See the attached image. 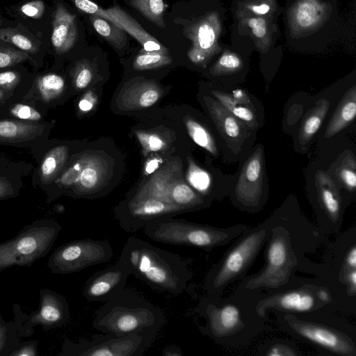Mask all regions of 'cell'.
<instances>
[{
	"label": "cell",
	"instance_id": "cell-1",
	"mask_svg": "<svg viewBox=\"0 0 356 356\" xmlns=\"http://www.w3.org/2000/svg\"><path fill=\"white\" fill-rule=\"evenodd\" d=\"M118 261L150 287L173 295L181 293L192 278L179 256L138 237L128 238Z\"/></svg>",
	"mask_w": 356,
	"mask_h": 356
},
{
	"label": "cell",
	"instance_id": "cell-2",
	"mask_svg": "<svg viewBox=\"0 0 356 356\" xmlns=\"http://www.w3.org/2000/svg\"><path fill=\"white\" fill-rule=\"evenodd\" d=\"M165 321L164 314L159 307L124 289L96 312L92 325L102 333L123 336L159 331Z\"/></svg>",
	"mask_w": 356,
	"mask_h": 356
},
{
	"label": "cell",
	"instance_id": "cell-3",
	"mask_svg": "<svg viewBox=\"0 0 356 356\" xmlns=\"http://www.w3.org/2000/svg\"><path fill=\"white\" fill-rule=\"evenodd\" d=\"M143 229L148 238L156 242L211 249L229 242L245 227L218 228L174 219L169 216L150 222Z\"/></svg>",
	"mask_w": 356,
	"mask_h": 356
},
{
	"label": "cell",
	"instance_id": "cell-4",
	"mask_svg": "<svg viewBox=\"0 0 356 356\" xmlns=\"http://www.w3.org/2000/svg\"><path fill=\"white\" fill-rule=\"evenodd\" d=\"M61 225L51 220H41L26 226L18 234L0 243V271L13 266H29L48 254Z\"/></svg>",
	"mask_w": 356,
	"mask_h": 356
},
{
	"label": "cell",
	"instance_id": "cell-5",
	"mask_svg": "<svg viewBox=\"0 0 356 356\" xmlns=\"http://www.w3.org/2000/svg\"><path fill=\"white\" fill-rule=\"evenodd\" d=\"M158 332L150 330L123 336L95 334L77 342L65 339L59 355L141 356L152 344Z\"/></svg>",
	"mask_w": 356,
	"mask_h": 356
},
{
	"label": "cell",
	"instance_id": "cell-6",
	"mask_svg": "<svg viewBox=\"0 0 356 356\" xmlns=\"http://www.w3.org/2000/svg\"><path fill=\"white\" fill-rule=\"evenodd\" d=\"M113 256L108 241L83 238L70 241L56 248L48 259V267L56 274L79 272L106 263Z\"/></svg>",
	"mask_w": 356,
	"mask_h": 356
},
{
	"label": "cell",
	"instance_id": "cell-7",
	"mask_svg": "<svg viewBox=\"0 0 356 356\" xmlns=\"http://www.w3.org/2000/svg\"><path fill=\"white\" fill-rule=\"evenodd\" d=\"M297 263L288 234L284 231L276 229L268 247L264 268L257 275L250 279L245 287L248 289L259 287L279 288L288 282Z\"/></svg>",
	"mask_w": 356,
	"mask_h": 356
},
{
	"label": "cell",
	"instance_id": "cell-8",
	"mask_svg": "<svg viewBox=\"0 0 356 356\" xmlns=\"http://www.w3.org/2000/svg\"><path fill=\"white\" fill-rule=\"evenodd\" d=\"M266 235V229L255 230L229 252L218 268L207 278V289L209 293L219 291L246 270L258 254Z\"/></svg>",
	"mask_w": 356,
	"mask_h": 356
},
{
	"label": "cell",
	"instance_id": "cell-9",
	"mask_svg": "<svg viewBox=\"0 0 356 356\" xmlns=\"http://www.w3.org/2000/svg\"><path fill=\"white\" fill-rule=\"evenodd\" d=\"M216 13H207L184 26V33L191 42L187 56L195 65L205 67L219 52L220 23Z\"/></svg>",
	"mask_w": 356,
	"mask_h": 356
},
{
	"label": "cell",
	"instance_id": "cell-10",
	"mask_svg": "<svg viewBox=\"0 0 356 356\" xmlns=\"http://www.w3.org/2000/svg\"><path fill=\"white\" fill-rule=\"evenodd\" d=\"M70 1L83 13L98 15L113 22L137 40L145 51L168 53L165 46L146 32L135 19L119 6L104 9L91 0Z\"/></svg>",
	"mask_w": 356,
	"mask_h": 356
},
{
	"label": "cell",
	"instance_id": "cell-11",
	"mask_svg": "<svg viewBox=\"0 0 356 356\" xmlns=\"http://www.w3.org/2000/svg\"><path fill=\"white\" fill-rule=\"evenodd\" d=\"M184 211H186L176 205L147 197L128 201L126 206L118 211L117 218L123 230L134 232L156 219Z\"/></svg>",
	"mask_w": 356,
	"mask_h": 356
},
{
	"label": "cell",
	"instance_id": "cell-12",
	"mask_svg": "<svg viewBox=\"0 0 356 356\" xmlns=\"http://www.w3.org/2000/svg\"><path fill=\"white\" fill-rule=\"evenodd\" d=\"M289 327L306 339L341 355L355 356L356 346L347 335L327 326L300 320L291 314L285 316Z\"/></svg>",
	"mask_w": 356,
	"mask_h": 356
},
{
	"label": "cell",
	"instance_id": "cell-13",
	"mask_svg": "<svg viewBox=\"0 0 356 356\" xmlns=\"http://www.w3.org/2000/svg\"><path fill=\"white\" fill-rule=\"evenodd\" d=\"M129 270L118 261L90 277L83 289V295L90 302H106L124 289Z\"/></svg>",
	"mask_w": 356,
	"mask_h": 356
},
{
	"label": "cell",
	"instance_id": "cell-14",
	"mask_svg": "<svg viewBox=\"0 0 356 356\" xmlns=\"http://www.w3.org/2000/svg\"><path fill=\"white\" fill-rule=\"evenodd\" d=\"M264 149L259 145L243 164L235 188L237 200L255 207L261 197L264 181Z\"/></svg>",
	"mask_w": 356,
	"mask_h": 356
},
{
	"label": "cell",
	"instance_id": "cell-15",
	"mask_svg": "<svg viewBox=\"0 0 356 356\" xmlns=\"http://www.w3.org/2000/svg\"><path fill=\"white\" fill-rule=\"evenodd\" d=\"M181 175V161L177 159L168 161L138 188L129 201L152 197L172 204L169 197L170 190L177 181L182 178Z\"/></svg>",
	"mask_w": 356,
	"mask_h": 356
},
{
	"label": "cell",
	"instance_id": "cell-16",
	"mask_svg": "<svg viewBox=\"0 0 356 356\" xmlns=\"http://www.w3.org/2000/svg\"><path fill=\"white\" fill-rule=\"evenodd\" d=\"M161 95V87L154 80L134 78L123 86L115 103L120 110H139L154 105Z\"/></svg>",
	"mask_w": 356,
	"mask_h": 356
},
{
	"label": "cell",
	"instance_id": "cell-17",
	"mask_svg": "<svg viewBox=\"0 0 356 356\" xmlns=\"http://www.w3.org/2000/svg\"><path fill=\"white\" fill-rule=\"evenodd\" d=\"M204 102L223 139L230 147L237 149L243 144L250 129L218 100L204 97Z\"/></svg>",
	"mask_w": 356,
	"mask_h": 356
},
{
	"label": "cell",
	"instance_id": "cell-18",
	"mask_svg": "<svg viewBox=\"0 0 356 356\" xmlns=\"http://www.w3.org/2000/svg\"><path fill=\"white\" fill-rule=\"evenodd\" d=\"M39 309L29 319V328L41 325L47 328H54L64 325L70 318V308L66 299L50 289L40 291Z\"/></svg>",
	"mask_w": 356,
	"mask_h": 356
},
{
	"label": "cell",
	"instance_id": "cell-19",
	"mask_svg": "<svg viewBox=\"0 0 356 356\" xmlns=\"http://www.w3.org/2000/svg\"><path fill=\"white\" fill-rule=\"evenodd\" d=\"M108 163L99 154L86 153V160L76 182L72 186L75 194L90 195L100 190L108 177Z\"/></svg>",
	"mask_w": 356,
	"mask_h": 356
},
{
	"label": "cell",
	"instance_id": "cell-20",
	"mask_svg": "<svg viewBox=\"0 0 356 356\" xmlns=\"http://www.w3.org/2000/svg\"><path fill=\"white\" fill-rule=\"evenodd\" d=\"M78 39L76 15L60 3H57L53 14L51 43L58 54L68 52Z\"/></svg>",
	"mask_w": 356,
	"mask_h": 356
},
{
	"label": "cell",
	"instance_id": "cell-21",
	"mask_svg": "<svg viewBox=\"0 0 356 356\" xmlns=\"http://www.w3.org/2000/svg\"><path fill=\"white\" fill-rule=\"evenodd\" d=\"M316 305V298L309 290L300 289L272 296L260 300L256 307L259 316H264L268 309L305 312L312 310Z\"/></svg>",
	"mask_w": 356,
	"mask_h": 356
},
{
	"label": "cell",
	"instance_id": "cell-22",
	"mask_svg": "<svg viewBox=\"0 0 356 356\" xmlns=\"http://www.w3.org/2000/svg\"><path fill=\"white\" fill-rule=\"evenodd\" d=\"M204 315L208 321V330L215 337L232 334L243 327L238 309L233 305L217 307L208 304L204 307Z\"/></svg>",
	"mask_w": 356,
	"mask_h": 356
},
{
	"label": "cell",
	"instance_id": "cell-23",
	"mask_svg": "<svg viewBox=\"0 0 356 356\" xmlns=\"http://www.w3.org/2000/svg\"><path fill=\"white\" fill-rule=\"evenodd\" d=\"M211 93L223 106L244 122L250 129L254 130L257 128V117L252 108L250 98L245 91L236 90L230 94L213 90Z\"/></svg>",
	"mask_w": 356,
	"mask_h": 356
},
{
	"label": "cell",
	"instance_id": "cell-24",
	"mask_svg": "<svg viewBox=\"0 0 356 356\" xmlns=\"http://www.w3.org/2000/svg\"><path fill=\"white\" fill-rule=\"evenodd\" d=\"M356 115V86H353L343 95L326 127L325 136L330 138L346 127Z\"/></svg>",
	"mask_w": 356,
	"mask_h": 356
},
{
	"label": "cell",
	"instance_id": "cell-25",
	"mask_svg": "<svg viewBox=\"0 0 356 356\" xmlns=\"http://www.w3.org/2000/svg\"><path fill=\"white\" fill-rule=\"evenodd\" d=\"M316 184L321 205L332 220H336L341 211V196L332 179L324 171L318 170Z\"/></svg>",
	"mask_w": 356,
	"mask_h": 356
},
{
	"label": "cell",
	"instance_id": "cell-26",
	"mask_svg": "<svg viewBox=\"0 0 356 356\" xmlns=\"http://www.w3.org/2000/svg\"><path fill=\"white\" fill-rule=\"evenodd\" d=\"M42 124L17 120H0V139L16 143L31 140L42 134Z\"/></svg>",
	"mask_w": 356,
	"mask_h": 356
},
{
	"label": "cell",
	"instance_id": "cell-27",
	"mask_svg": "<svg viewBox=\"0 0 356 356\" xmlns=\"http://www.w3.org/2000/svg\"><path fill=\"white\" fill-rule=\"evenodd\" d=\"M330 102L327 99H320L308 113L299 130V141L306 145L318 131L329 110Z\"/></svg>",
	"mask_w": 356,
	"mask_h": 356
},
{
	"label": "cell",
	"instance_id": "cell-28",
	"mask_svg": "<svg viewBox=\"0 0 356 356\" xmlns=\"http://www.w3.org/2000/svg\"><path fill=\"white\" fill-rule=\"evenodd\" d=\"M89 20L95 31L110 45L118 50L125 47L127 41V32L122 28L95 15H88Z\"/></svg>",
	"mask_w": 356,
	"mask_h": 356
},
{
	"label": "cell",
	"instance_id": "cell-29",
	"mask_svg": "<svg viewBox=\"0 0 356 356\" xmlns=\"http://www.w3.org/2000/svg\"><path fill=\"white\" fill-rule=\"evenodd\" d=\"M68 147L59 145L49 150L40 166V176L42 183L51 182L58 175L68 157Z\"/></svg>",
	"mask_w": 356,
	"mask_h": 356
},
{
	"label": "cell",
	"instance_id": "cell-30",
	"mask_svg": "<svg viewBox=\"0 0 356 356\" xmlns=\"http://www.w3.org/2000/svg\"><path fill=\"white\" fill-rule=\"evenodd\" d=\"M169 197L172 204L179 207L186 211L198 208L204 204L202 197L186 184L182 178L172 186Z\"/></svg>",
	"mask_w": 356,
	"mask_h": 356
},
{
	"label": "cell",
	"instance_id": "cell-31",
	"mask_svg": "<svg viewBox=\"0 0 356 356\" xmlns=\"http://www.w3.org/2000/svg\"><path fill=\"white\" fill-rule=\"evenodd\" d=\"M22 324L6 322L0 315V355L10 356L20 346V337L26 335Z\"/></svg>",
	"mask_w": 356,
	"mask_h": 356
},
{
	"label": "cell",
	"instance_id": "cell-32",
	"mask_svg": "<svg viewBox=\"0 0 356 356\" xmlns=\"http://www.w3.org/2000/svg\"><path fill=\"white\" fill-rule=\"evenodd\" d=\"M146 19L159 28H165L164 13L167 5L165 0H126Z\"/></svg>",
	"mask_w": 356,
	"mask_h": 356
},
{
	"label": "cell",
	"instance_id": "cell-33",
	"mask_svg": "<svg viewBox=\"0 0 356 356\" xmlns=\"http://www.w3.org/2000/svg\"><path fill=\"white\" fill-rule=\"evenodd\" d=\"M185 124L190 137L197 145L213 156H218V151L215 139L204 125L190 118L185 120Z\"/></svg>",
	"mask_w": 356,
	"mask_h": 356
},
{
	"label": "cell",
	"instance_id": "cell-34",
	"mask_svg": "<svg viewBox=\"0 0 356 356\" xmlns=\"http://www.w3.org/2000/svg\"><path fill=\"white\" fill-rule=\"evenodd\" d=\"M172 57L168 53L147 51L142 49L133 62V67L136 70L154 69L171 64Z\"/></svg>",
	"mask_w": 356,
	"mask_h": 356
},
{
	"label": "cell",
	"instance_id": "cell-35",
	"mask_svg": "<svg viewBox=\"0 0 356 356\" xmlns=\"http://www.w3.org/2000/svg\"><path fill=\"white\" fill-rule=\"evenodd\" d=\"M37 86L43 101L48 102L61 95L65 81L58 74H48L38 79Z\"/></svg>",
	"mask_w": 356,
	"mask_h": 356
},
{
	"label": "cell",
	"instance_id": "cell-36",
	"mask_svg": "<svg viewBox=\"0 0 356 356\" xmlns=\"http://www.w3.org/2000/svg\"><path fill=\"white\" fill-rule=\"evenodd\" d=\"M186 179L189 184L199 193L206 195L209 192L211 185L210 175L190 158L188 159Z\"/></svg>",
	"mask_w": 356,
	"mask_h": 356
},
{
	"label": "cell",
	"instance_id": "cell-37",
	"mask_svg": "<svg viewBox=\"0 0 356 356\" xmlns=\"http://www.w3.org/2000/svg\"><path fill=\"white\" fill-rule=\"evenodd\" d=\"M243 67L242 59L236 54L225 51L212 65L210 74L213 76L227 75L237 72Z\"/></svg>",
	"mask_w": 356,
	"mask_h": 356
},
{
	"label": "cell",
	"instance_id": "cell-38",
	"mask_svg": "<svg viewBox=\"0 0 356 356\" xmlns=\"http://www.w3.org/2000/svg\"><path fill=\"white\" fill-rule=\"evenodd\" d=\"M0 40L12 44L26 53L35 54L38 51L36 45L15 29H0Z\"/></svg>",
	"mask_w": 356,
	"mask_h": 356
},
{
	"label": "cell",
	"instance_id": "cell-39",
	"mask_svg": "<svg viewBox=\"0 0 356 356\" xmlns=\"http://www.w3.org/2000/svg\"><path fill=\"white\" fill-rule=\"evenodd\" d=\"M336 173L344 187L350 191H355L356 187V162L352 154H348L343 158Z\"/></svg>",
	"mask_w": 356,
	"mask_h": 356
},
{
	"label": "cell",
	"instance_id": "cell-40",
	"mask_svg": "<svg viewBox=\"0 0 356 356\" xmlns=\"http://www.w3.org/2000/svg\"><path fill=\"white\" fill-rule=\"evenodd\" d=\"M93 78V71L88 60L79 61L72 72L73 83L76 88H86Z\"/></svg>",
	"mask_w": 356,
	"mask_h": 356
},
{
	"label": "cell",
	"instance_id": "cell-41",
	"mask_svg": "<svg viewBox=\"0 0 356 356\" xmlns=\"http://www.w3.org/2000/svg\"><path fill=\"white\" fill-rule=\"evenodd\" d=\"M135 133L145 154L149 152H159L166 147L165 140L156 134L138 130L136 131Z\"/></svg>",
	"mask_w": 356,
	"mask_h": 356
},
{
	"label": "cell",
	"instance_id": "cell-42",
	"mask_svg": "<svg viewBox=\"0 0 356 356\" xmlns=\"http://www.w3.org/2000/svg\"><path fill=\"white\" fill-rule=\"evenodd\" d=\"M316 6L310 2H304L296 10V22L302 29H309L316 24L318 20L319 13L316 10Z\"/></svg>",
	"mask_w": 356,
	"mask_h": 356
},
{
	"label": "cell",
	"instance_id": "cell-43",
	"mask_svg": "<svg viewBox=\"0 0 356 356\" xmlns=\"http://www.w3.org/2000/svg\"><path fill=\"white\" fill-rule=\"evenodd\" d=\"M85 160L86 153L82 154L73 164L62 174L57 179L56 182L63 186H72L76 182L81 175Z\"/></svg>",
	"mask_w": 356,
	"mask_h": 356
},
{
	"label": "cell",
	"instance_id": "cell-44",
	"mask_svg": "<svg viewBox=\"0 0 356 356\" xmlns=\"http://www.w3.org/2000/svg\"><path fill=\"white\" fill-rule=\"evenodd\" d=\"M29 58L28 53L0 45V68L13 66Z\"/></svg>",
	"mask_w": 356,
	"mask_h": 356
},
{
	"label": "cell",
	"instance_id": "cell-45",
	"mask_svg": "<svg viewBox=\"0 0 356 356\" xmlns=\"http://www.w3.org/2000/svg\"><path fill=\"white\" fill-rule=\"evenodd\" d=\"M10 114L17 118L38 121L42 118L41 114L30 106L17 104L10 108Z\"/></svg>",
	"mask_w": 356,
	"mask_h": 356
},
{
	"label": "cell",
	"instance_id": "cell-46",
	"mask_svg": "<svg viewBox=\"0 0 356 356\" xmlns=\"http://www.w3.org/2000/svg\"><path fill=\"white\" fill-rule=\"evenodd\" d=\"M44 10V3L42 0H33L23 4L20 7L22 13L29 17L37 19L42 17Z\"/></svg>",
	"mask_w": 356,
	"mask_h": 356
},
{
	"label": "cell",
	"instance_id": "cell-47",
	"mask_svg": "<svg viewBox=\"0 0 356 356\" xmlns=\"http://www.w3.org/2000/svg\"><path fill=\"white\" fill-rule=\"evenodd\" d=\"M246 22L257 39L264 38L268 33L267 23L263 18L248 17Z\"/></svg>",
	"mask_w": 356,
	"mask_h": 356
},
{
	"label": "cell",
	"instance_id": "cell-48",
	"mask_svg": "<svg viewBox=\"0 0 356 356\" xmlns=\"http://www.w3.org/2000/svg\"><path fill=\"white\" fill-rule=\"evenodd\" d=\"M19 74L13 71H7L0 73V88L5 89L13 88L19 82Z\"/></svg>",
	"mask_w": 356,
	"mask_h": 356
},
{
	"label": "cell",
	"instance_id": "cell-49",
	"mask_svg": "<svg viewBox=\"0 0 356 356\" xmlns=\"http://www.w3.org/2000/svg\"><path fill=\"white\" fill-rule=\"evenodd\" d=\"M37 346L36 341L22 343L10 356H35L38 353Z\"/></svg>",
	"mask_w": 356,
	"mask_h": 356
},
{
	"label": "cell",
	"instance_id": "cell-50",
	"mask_svg": "<svg viewBox=\"0 0 356 356\" xmlns=\"http://www.w3.org/2000/svg\"><path fill=\"white\" fill-rule=\"evenodd\" d=\"M97 99L93 92L89 90L86 92L79 102V108L81 112L86 113L91 111L97 103Z\"/></svg>",
	"mask_w": 356,
	"mask_h": 356
},
{
	"label": "cell",
	"instance_id": "cell-51",
	"mask_svg": "<svg viewBox=\"0 0 356 356\" xmlns=\"http://www.w3.org/2000/svg\"><path fill=\"white\" fill-rule=\"evenodd\" d=\"M266 355L269 356H291L297 354L291 348L287 346L276 344L268 350Z\"/></svg>",
	"mask_w": 356,
	"mask_h": 356
},
{
	"label": "cell",
	"instance_id": "cell-52",
	"mask_svg": "<svg viewBox=\"0 0 356 356\" xmlns=\"http://www.w3.org/2000/svg\"><path fill=\"white\" fill-rule=\"evenodd\" d=\"M248 8L250 9L252 13L257 16L266 15L271 10L270 6L266 3L252 4L248 6Z\"/></svg>",
	"mask_w": 356,
	"mask_h": 356
},
{
	"label": "cell",
	"instance_id": "cell-53",
	"mask_svg": "<svg viewBox=\"0 0 356 356\" xmlns=\"http://www.w3.org/2000/svg\"><path fill=\"white\" fill-rule=\"evenodd\" d=\"M163 161L159 157H154L149 159L145 166V172L147 175L151 174L156 171L161 166Z\"/></svg>",
	"mask_w": 356,
	"mask_h": 356
},
{
	"label": "cell",
	"instance_id": "cell-54",
	"mask_svg": "<svg viewBox=\"0 0 356 356\" xmlns=\"http://www.w3.org/2000/svg\"><path fill=\"white\" fill-rule=\"evenodd\" d=\"M13 194V188L4 179L0 177V200L6 198Z\"/></svg>",
	"mask_w": 356,
	"mask_h": 356
},
{
	"label": "cell",
	"instance_id": "cell-55",
	"mask_svg": "<svg viewBox=\"0 0 356 356\" xmlns=\"http://www.w3.org/2000/svg\"><path fill=\"white\" fill-rule=\"evenodd\" d=\"M346 281L351 295L355 294L356 290V269H350L346 276Z\"/></svg>",
	"mask_w": 356,
	"mask_h": 356
},
{
	"label": "cell",
	"instance_id": "cell-56",
	"mask_svg": "<svg viewBox=\"0 0 356 356\" xmlns=\"http://www.w3.org/2000/svg\"><path fill=\"white\" fill-rule=\"evenodd\" d=\"M346 263L349 268H356V248L355 245H353L348 252L346 257Z\"/></svg>",
	"mask_w": 356,
	"mask_h": 356
},
{
	"label": "cell",
	"instance_id": "cell-57",
	"mask_svg": "<svg viewBox=\"0 0 356 356\" xmlns=\"http://www.w3.org/2000/svg\"><path fill=\"white\" fill-rule=\"evenodd\" d=\"M162 355L164 356H181L183 355L181 350L175 346H169L163 349Z\"/></svg>",
	"mask_w": 356,
	"mask_h": 356
},
{
	"label": "cell",
	"instance_id": "cell-58",
	"mask_svg": "<svg viewBox=\"0 0 356 356\" xmlns=\"http://www.w3.org/2000/svg\"><path fill=\"white\" fill-rule=\"evenodd\" d=\"M316 296L317 298L322 302H328L330 300V296L328 295V293L324 289L318 290Z\"/></svg>",
	"mask_w": 356,
	"mask_h": 356
},
{
	"label": "cell",
	"instance_id": "cell-59",
	"mask_svg": "<svg viewBox=\"0 0 356 356\" xmlns=\"http://www.w3.org/2000/svg\"><path fill=\"white\" fill-rule=\"evenodd\" d=\"M3 97V92L2 90L0 89V100L2 99Z\"/></svg>",
	"mask_w": 356,
	"mask_h": 356
},
{
	"label": "cell",
	"instance_id": "cell-60",
	"mask_svg": "<svg viewBox=\"0 0 356 356\" xmlns=\"http://www.w3.org/2000/svg\"><path fill=\"white\" fill-rule=\"evenodd\" d=\"M2 24V22L0 20V26Z\"/></svg>",
	"mask_w": 356,
	"mask_h": 356
}]
</instances>
